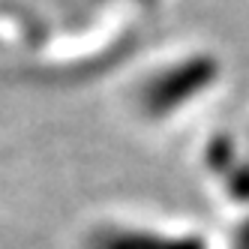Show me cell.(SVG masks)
<instances>
[{
  "label": "cell",
  "instance_id": "obj_1",
  "mask_svg": "<svg viewBox=\"0 0 249 249\" xmlns=\"http://www.w3.org/2000/svg\"><path fill=\"white\" fill-rule=\"evenodd\" d=\"M216 75H219L216 57H210V54L186 57L147 81V87L141 90V105H144L147 114H156V117L168 114L174 108H180L186 99L207 90L216 81Z\"/></svg>",
  "mask_w": 249,
  "mask_h": 249
},
{
  "label": "cell",
  "instance_id": "obj_2",
  "mask_svg": "<svg viewBox=\"0 0 249 249\" xmlns=\"http://www.w3.org/2000/svg\"><path fill=\"white\" fill-rule=\"evenodd\" d=\"M147 3H150V0H147Z\"/></svg>",
  "mask_w": 249,
  "mask_h": 249
}]
</instances>
